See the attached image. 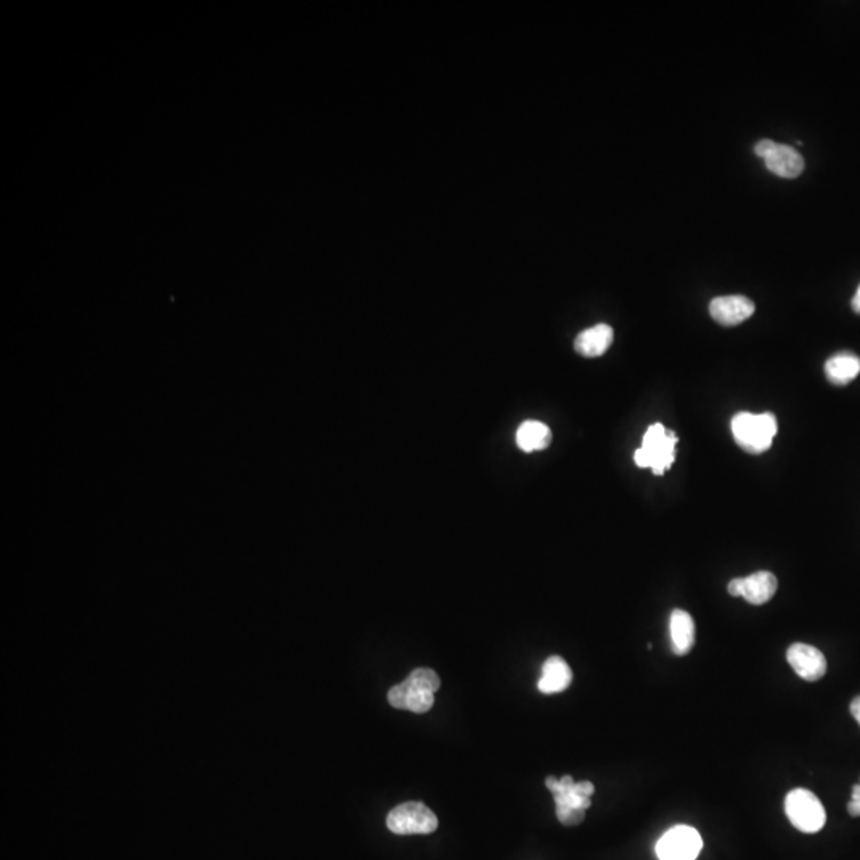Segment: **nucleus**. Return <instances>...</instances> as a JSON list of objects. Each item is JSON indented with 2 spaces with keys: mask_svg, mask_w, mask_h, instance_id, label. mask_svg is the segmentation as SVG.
<instances>
[{
  "mask_svg": "<svg viewBox=\"0 0 860 860\" xmlns=\"http://www.w3.org/2000/svg\"><path fill=\"white\" fill-rule=\"evenodd\" d=\"M442 682L432 669L418 668L410 674L407 681L392 687L387 693V701L392 708L424 714L434 706V693Z\"/></svg>",
  "mask_w": 860,
  "mask_h": 860,
  "instance_id": "f257e3e1",
  "label": "nucleus"
},
{
  "mask_svg": "<svg viewBox=\"0 0 860 860\" xmlns=\"http://www.w3.org/2000/svg\"><path fill=\"white\" fill-rule=\"evenodd\" d=\"M676 445L674 432H669L663 424H653L645 432L641 448L634 453V462L641 469H652L655 475H663L673 466Z\"/></svg>",
  "mask_w": 860,
  "mask_h": 860,
  "instance_id": "f03ea898",
  "label": "nucleus"
},
{
  "mask_svg": "<svg viewBox=\"0 0 860 860\" xmlns=\"http://www.w3.org/2000/svg\"><path fill=\"white\" fill-rule=\"evenodd\" d=\"M731 432L735 442L746 453L762 454L773 445L774 435L778 434V421L771 413H738L731 419Z\"/></svg>",
  "mask_w": 860,
  "mask_h": 860,
  "instance_id": "7ed1b4c3",
  "label": "nucleus"
},
{
  "mask_svg": "<svg viewBox=\"0 0 860 860\" xmlns=\"http://www.w3.org/2000/svg\"><path fill=\"white\" fill-rule=\"evenodd\" d=\"M786 814L795 829L816 833L825 825V810L821 800L806 789H794L786 797Z\"/></svg>",
  "mask_w": 860,
  "mask_h": 860,
  "instance_id": "20e7f679",
  "label": "nucleus"
},
{
  "mask_svg": "<svg viewBox=\"0 0 860 860\" xmlns=\"http://www.w3.org/2000/svg\"><path fill=\"white\" fill-rule=\"evenodd\" d=\"M438 819L424 803L408 802L395 806L387 816V829L395 835H427L437 830Z\"/></svg>",
  "mask_w": 860,
  "mask_h": 860,
  "instance_id": "39448f33",
  "label": "nucleus"
},
{
  "mask_svg": "<svg viewBox=\"0 0 860 860\" xmlns=\"http://www.w3.org/2000/svg\"><path fill=\"white\" fill-rule=\"evenodd\" d=\"M755 155L762 158L763 163L773 172L774 176L784 179H795L805 169V160L802 155L786 144L763 139L755 144Z\"/></svg>",
  "mask_w": 860,
  "mask_h": 860,
  "instance_id": "423d86ee",
  "label": "nucleus"
},
{
  "mask_svg": "<svg viewBox=\"0 0 860 860\" xmlns=\"http://www.w3.org/2000/svg\"><path fill=\"white\" fill-rule=\"evenodd\" d=\"M655 849L660 860H695L703 849V840L690 825H676L658 840Z\"/></svg>",
  "mask_w": 860,
  "mask_h": 860,
  "instance_id": "0eeeda50",
  "label": "nucleus"
},
{
  "mask_svg": "<svg viewBox=\"0 0 860 860\" xmlns=\"http://www.w3.org/2000/svg\"><path fill=\"white\" fill-rule=\"evenodd\" d=\"M778 590V579L771 572L760 571L744 577V579H733L728 583V593L731 596H743L747 602L754 606H762L770 601Z\"/></svg>",
  "mask_w": 860,
  "mask_h": 860,
  "instance_id": "6e6552de",
  "label": "nucleus"
},
{
  "mask_svg": "<svg viewBox=\"0 0 860 860\" xmlns=\"http://www.w3.org/2000/svg\"><path fill=\"white\" fill-rule=\"evenodd\" d=\"M787 661L794 668L797 676L808 682L819 681L827 673V660L824 653L813 645L802 644V642L790 645L787 649Z\"/></svg>",
  "mask_w": 860,
  "mask_h": 860,
  "instance_id": "1a4fd4ad",
  "label": "nucleus"
},
{
  "mask_svg": "<svg viewBox=\"0 0 860 860\" xmlns=\"http://www.w3.org/2000/svg\"><path fill=\"white\" fill-rule=\"evenodd\" d=\"M754 301L743 295H727L717 297L709 305V314L717 324L725 327L741 324L754 314Z\"/></svg>",
  "mask_w": 860,
  "mask_h": 860,
  "instance_id": "9d476101",
  "label": "nucleus"
},
{
  "mask_svg": "<svg viewBox=\"0 0 860 860\" xmlns=\"http://www.w3.org/2000/svg\"><path fill=\"white\" fill-rule=\"evenodd\" d=\"M614 341V330L607 324L593 325L575 338L574 348L583 357H599Z\"/></svg>",
  "mask_w": 860,
  "mask_h": 860,
  "instance_id": "9b49d317",
  "label": "nucleus"
},
{
  "mask_svg": "<svg viewBox=\"0 0 860 860\" xmlns=\"http://www.w3.org/2000/svg\"><path fill=\"white\" fill-rule=\"evenodd\" d=\"M669 633L673 642V652L679 657H684L695 644V622L692 615L682 609L671 612L669 617Z\"/></svg>",
  "mask_w": 860,
  "mask_h": 860,
  "instance_id": "f8f14e48",
  "label": "nucleus"
},
{
  "mask_svg": "<svg viewBox=\"0 0 860 860\" xmlns=\"http://www.w3.org/2000/svg\"><path fill=\"white\" fill-rule=\"evenodd\" d=\"M572 682V671L564 658L550 657L542 668V677L539 679V690L547 695L564 692Z\"/></svg>",
  "mask_w": 860,
  "mask_h": 860,
  "instance_id": "ddd939ff",
  "label": "nucleus"
},
{
  "mask_svg": "<svg viewBox=\"0 0 860 860\" xmlns=\"http://www.w3.org/2000/svg\"><path fill=\"white\" fill-rule=\"evenodd\" d=\"M552 443V430L540 421H524L516 430V445L524 453H534L548 448Z\"/></svg>",
  "mask_w": 860,
  "mask_h": 860,
  "instance_id": "4468645a",
  "label": "nucleus"
},
{
  "mask_svg": "<svg viewBox=\"0 0 860 860\" xmlns=\"http://www.w3.org/2000/svg\"><path fill=\"white\" fill-rule=\"evenodd\" d=\"M860 373V359L853 352H838L825 362V375L830 383L846 386Z\"/></svg>",
  "mask_w": 860,
  "mask_h": 860,
  "instance_id": "2eb2a0df",
  "label": "nucleus"
},
{
  "mask_svg": "<svg viewBox=\"0 0 860 860\" xmlns=\"http://www.w3.org/2000/svg\"><path fill=\"white\" fill-rule=\"evenodd\" d=\"M556 816H558V821L561 824L572 827V825H579L580 822H583L585 811L574 810V808H556Z\"/></svg>",
  "mask_w": 860,
  "mask_h": 860,
  "instance_id": "dca6fc26",
  "label": "nucleus"
},
{
  "mask_svg": "<svg viewBox=\"0 0 860 860\" xmlns=\"http://www.w3.org/2000/svg\"><path fill=\"white\" fill-rule=\"evenodd\" d=\"M848 813L853 817L860 816V784L853 787V798L848 803Z\"/></svg>",
  "mask_w": 860,
  "mask_h": 860,
  "instance_id": "f3484780",
  "label": "nucleus"
},
{
  "mask_svg": "<svg viewBox=\"0 0 860 860\" xmlns=\"http://www.w3.org/2000/svg\"><path fill=\"white\" fill-rule=\"evenodd\" d=\"M574 789L577 794L583 795V797H591L595 794V786L590 781L575 782Z\"/></svg>",
  "mask_w": 860,
  "mask_h": 860,
  "instance_id": "a211bd4d",
  "label": "nucleus"
},
{
  "mask_svg": "<svg viewBox=\"0 0 860 860\" xmlns=\"http://www.w3.org/2000/svg\"><path fill=\"white\" fill-rule=\"evenodd\" d=\"M851 714H853L854 719H856L860 725V696L854 698L853 703H851Z\"/></svg>",
  "mask_w": 860,
  "mask_h": 860,
  "instance_id": "6ab92c4d",
  "label": "nucleus"
},
{
  "mask_svg": "<svg viewBox=\"0 0 860 860\" xmlns=\"http://www.w3.org/2000/svg\"><path fill=\"white\" fill-rule=\"evenodd\" d=\"M851 306H853L857 314H860V286L857 289L856 295H854L853 301H851Z\"/></svg>",
  "mask_w": 860,
  "mask_h": 860,
  "instance_id": "aec40b11",
  "label": "nucleus"
}]
</instances>
